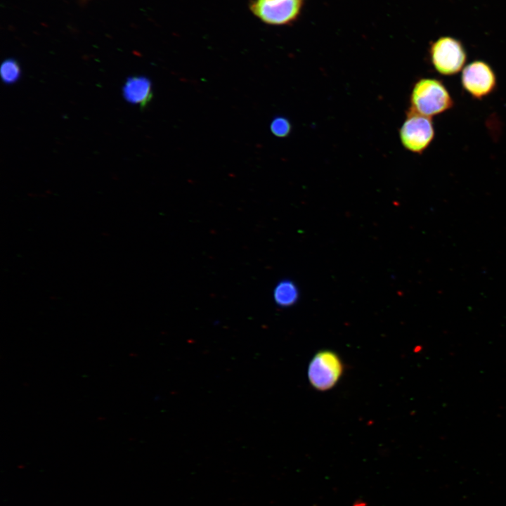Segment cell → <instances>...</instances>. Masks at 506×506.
<instances>
[{
	"label": "cell",
	"instance_id": "7a4b0ae2",
	"mask_svg": "<svg viewBox=\"0 0 506 506\" xmlns=\"http://www.w3.org/2000/svg\"><path fill=\"white\" fill-rule=\"evenodd\" d=\"M429 58L435 70L443 76H453L465 67L467 52L462 43L450 36H443L429 47Z\"/></svg>",
	"mask_w": 506,
	"mask_h": 506
},
{
	"label": "cell",
	"instance_id": "52a82bcc",
	"mask_svg": "<svg viewBox=\"0 0 506 506\" xmlns=\"http://www.w3.org/2000/svg\"><path fill=\"white\" fill-rule=\"evenodd\" d=\"M122 91L126 101L139 105L142 108L148 105L153 95L151 81L144 76L129 77Z\"/></svg>",
	"mask_w": 506,
	"mask_h": 506
},
{
	"label": "cell",
	"instance_id": "6da1fadb",
	"mask_svg": "<svg viewBox=\"0 0 506 506\" xmlns=\"http://www.w3.org/2000/svg\"><path fill=\"white\" fill-rule=\"evenodd\" d=\"M410 103V110L429 117L440 115L454 105L444 84L434 78L418 79L412 88Z\"/></svg>",
	"mask_w": 506,
	"mask_h": 506
},
{
	"label": "cell",
	"instance_id": "5b68a950",
	"mask_svg": "<svg viewBox=\"0 0 506 506\" xmlns=\"http://www.w3.org/2000/svg\"><path fill=\"white\" fill-rule=\"evenodd\" d=\"M303 6L304 0H253L249 8L262 22L283 25L294 21Z\"/></svg>",
	"mask_w": 506,
	"mask_h": 506
},
{
	"label": "cell",
	"instance_id": "3957f363",
	"mask_svg": "<svg viewBox=\"0 0 506 506\" xmlns=\"http://www.w3.org/2000/svg\"><path fill=\"white\" fill-rule=\"evenodd\" d=\"M434 136L432 117L409 110L399 130L403 146L410 152L422 154L429 146Z\"/></svg>",
	"mask_w": 506,
	"mask_h": 506
},
{
	"label": "cell",
	"instance_id": "8992f818",
	"mask_svg": "<svg viewBox=\"0 0 506 506\" xmlns=\"http://www.w3.org/2000/svg\"><path fill=\"white\" fill-rule=\"evenodd\" d=\"M462 88L472 98L481 100L491 94L497 86L496 74L491 66L484 60H474L462 70Z\"/></svg>",
	"mask_w": 506,
	"mask_h": 506
},
{
	"label": "cell",
	"instance_id": "9c48e42d",
	"mask_svg": "<svg viewBox=\"0 0 506 506\" xmlns=\"http://www.w3.org/2000/svg\"><path fill=\"white\" fill-rule=\"evenodd\" d=\"M20 76L18 62L12 58L4 60L1 66V77L5 84L15 83Z\"/></svg>",
	"mask_w": 506,
	"mask_h": 506
},
{
	"label": "cell",
	"instance_id": "30bf717a",
	"mask_svg": "<svg viewBox=\"0 0 506 506\" xmlns=\"http://www.w3.org/2000/svg\"><path fill=\"white\" fill-rule=\"evenodd\" d=\"M271 131L273 135L279 138L287 136L292 129V126L286 117L278 116L275 117L271 122L270 125Z\"/></svg>",
	"mask_w": 506,
	"mask_h": 506
},
{
	"label": "cell",
	"instance_id": "ba28073f",
	"mask_svg": "<svg viewBox=\"0 0 506 506\" xmlns=\"http://www.w3.org/2000/svg\"><path fill=\"white\" fill-rule=\"evenodd\" d=\"M298 298V288L292 280H281L274 288L273 299L275 304L281 307L293 305L297 301Z\"/></svg>",
	"mask_w": 506,
	"mask_h": 506
},
{
	"label": "cell",
	"instance_id": "277c9868",
	"mask_svg": "<svg viewBox=\"0 0 506 506\" xmlns=\"http://www.w3.org/2000/svg\"><path fill=\"white\" fill-rule=\"evenodd\" d=\"M343 372V365L337 353L329 350L316 353L309 363L308 378L311 385L319 391L332 388Z\"/></svg>",
	"mask_w": 506,
	"mask_h": 506
}]
</instances>
